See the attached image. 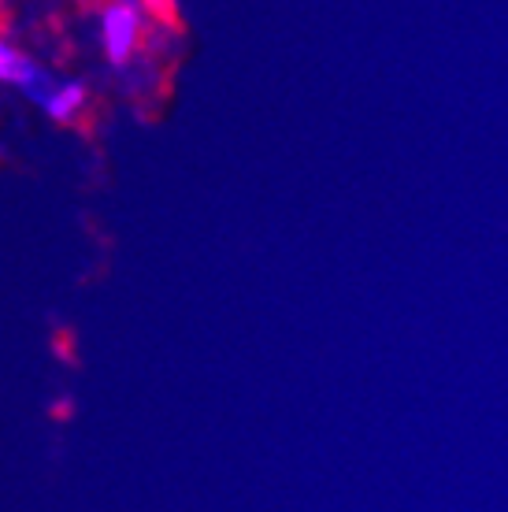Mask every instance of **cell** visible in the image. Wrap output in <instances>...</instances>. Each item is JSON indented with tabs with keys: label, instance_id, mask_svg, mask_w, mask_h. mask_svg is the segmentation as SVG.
Segmentation results:
<instances>
[{
	"label": "cell",
	"instance_id": "obj_1",
	"mask_svg": "<svg viewBox=\"0 0 508 512\" xmlns=\"http://www.w3.org/2000/svg\"><path fill=\"white\" fill-rule=\"evenodd\" d=\"M153 4L149 0H101L93 15L97 49L112 71H130L145 52V41L153 34Z\"/></svg>",
	"mask_w": 508,
	"mask_h": 512
},
{
	"label": "cell",
	"instance_id": "obj_2",
	"mask_svg": "<svg viewBox=\"0 0 508 512\" xmlns=\"http://www.w3.org/2000/svg\"><path fill=\"white\" fill-rule=\"evenodd\" d=\"M15 90L56 127H78L89 112V86L75 75H56L45 64L26 56Z\"/></svg>",
	"mask_w": 508,
	"mask_h": 512
},
{
	"label": "cell",
	"instance_id": "obj_3",
	"mask_svg": "<svg viewBox=\"0 0 508 512\" xmlns=\"http://www.w3.org/2000/svg\"><path fill=\"white\" fill-rule=\"evenodd\" d=\"M23 64L26 52L15 49V41L8 38V26H4V12H0V86H15Z\"/></svg>",
	"mask_w": 508,
	"mask_h": 512
}]
</instances>
